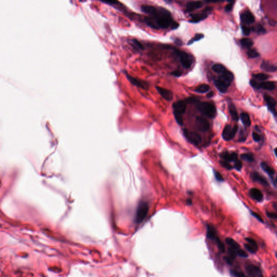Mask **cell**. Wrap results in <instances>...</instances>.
<instances>
[{
	"mask_svg": "<svg viewBox=\"0 0 277 277\" xmlns=\"http://www.w3.org/2000/svg\"><path fill=\"white\" fill-rule=\"evenodd\" d=\"M140 8L147 15L142 20L150 28L159 30L171 27L172 29H175L179 27V24L173 20L170 12L165 8L148 4H143Z\"/></svg>",
	"mask_w": 277,
	"mask_h": 277,
	"instance_id": "1",
	"label": "cell"
},
{
	"mask_svg": "<svg viewBox=\"0 0 277 277\" xmlns=\"http://www.w3.org/2000/svg\"><path fill=\"white\" fill-rule=\"evenodd\" d=\"M196 104L198 109L204 115L209 118H214L216 116L217 110L216 106L208 102H197Z\"/></svg>",
	"mask_w": 277,
	"mask_h": 277,
	"instance_id": "2",
	"label": "cell"
},
{
	"mask_svg": "<svg viewBox=\"0 0 277 277\" xmlns=\"http://www.w3.org/2000/svg\"><path fill=\"white\" fill-rule=\"evenodd\" d=\"M186 101H178L173 104V113L177 123L179 125H183V115L186 109Z\"/></svg>",
	"mask_w": 277,
	"mask_h": 277,
	"instance_id": "3",
	"label": "cell"
},
{
	"mask_svg": "<svg viewBox=\"0 0 277 277\" xmlns=\"http://www.w3.org/2000/svg\"><path fill=\"white\" fill-rule=\"evenodd\" d=\"M207 238L212 240L215 241L218 249L221 253L225 252V245L220 240L217 235V232L215 227L212 225H207Z\"/></svg>",
	"mask_w": 277,
	"mask_h": 277,
	"instance_id": "4",
	"label": "cell"
},
{
	"mask_svg": "<svg viewBox=\"0 0 277 277\" xmlns=\"http://www.w3.org/2000/svg\"><path fill=\"white\" fill-rule=\"evenodd\" d=\"M175 53L179 59L181 64L185 68L189 69L192 66L194 62V57L192 55L180 50H175Z\"/></svg>",
	"mask_w": 277,
	"mask_h": 277,
	"instance_id": "5",
	"label": "cell"
},
{
	"mask_svg": "<svg viewBox=\"0 0 277 277\" xmlns=\"http://www.w3.org/2000/svg\"><path fill=\"white\" fill-rule=\"evenodd\" d=\"M124 74H125V76L127 79L129 81V82L132 84L133 86L137 87L139 88L144 89V90H148L149 87V84L146 81L139 79L137 77L131 75L128 73L126 70L123 71Z\"/></svg>",
	"mask_w": 277,
	"mask_h": 277,
	"instance_id": "6",
	"label": "cell"
},
{
	"mask_svg": "<svg viewBox=\"0 0 277 277\" xmlns=\"http://www.w3.org/2000/svg\"><path fill=\"white\" fill-rule=\"evenodd\" d=\"M183 133L186 139L193 145H199L202 141L201 137L197 133L194 132L192 131H190L188 129H184L183 130Z\"/></svg>",
	"mask_w": 277,
	"mask_h": 277,
	"instance_id": "7",
	"label": "cell"
},
{
	"mask_svg": "<svg viewBox=\"0 0 277 277\" xmlns=\"http://www.w3.org/2000/svg\"><path fill=\"white\" fill-rule=\"evenodd\" d=\"M238 130V127L237 125H234V126L226 125L222 131V137L225 141L231 140L235 137Z\"/></svg>",
	"mask_w": 277,
	"mask_h": 277,
	"instance_id": "8",
	"label": "cell"
},
{
	"mask_svg": "<svg viewBox=\"0 0 277 277\" xmlns=\"http://www.w3.org/2000/svg\"><path fill=\"white\" fill-rule=\"evenodd\" d=\"M102 3H104V4H107L113 8H115V9L117 10L118 11H120L121 12H123L125 14V15L129 17H133L132 13H130L128 12L127 10V9L126 8L125 6L122 3H121L119 1H101Z\"/></svg>",
	"mask_w": 277,
	"mask_h": 277,
	"instance_id": "9",
	"label": "cell"
},
{
	"mask_svg": "<svg viewBox=\"0 0 277 277\" xmlns=\"http://www.w3.org/2000/svg\"><path fill=\"white\" fill-rule=\"evenodd\" d=\"M245 268L249 277H263L261 269L256 265L252 264H246Z\"/></svg>",
	"mask_w": 277,
	"mask_h": 277,
	"instance_id": "10",
	"label": "cell"
},
{
	"mask_svg": "<svg viewBox=\"0 0 277 277\" xmlns=\"http://www.w3.org/2000/svg\"><path fill=\"white\" fill-rule=\"evenodd\" d=\"M149 211L148 205L146 202H142L137 209L136 221L139 223L144 220Z\"/></svg>",
	"mask_w": 277,
	"mask_h": 277,
	"instance_id": "11",
	"label": "cell"
},
{
	"mask_svg": "<svg viewBox=\"0 0 277 277\" xmlns=\"http://www.w3.org/2000/svg\"><path fill=\"white\" fill-rule=\"evenodd\" d=\"M195 126L201 132H206L209 128V121L206 119L201 117H198L195 120Z\"/></svg>",
	"mask_w": 277,
	"mask_h": 277,
	"instance_id": "12",
	"label": "cell"
},
{
	"mask_svg": "<svg viewBox=\"0 0 277 277\" xmlns=\"http://www.w3.org/2000/svg\"><path fill=\"white\" fill-rule=\"evenodd\" d=\"M264 98L265 99V101L266 102V104L268 106V108L269 109V111L273 113L274 115L276 117L277 115L276 113V101L275 99L269 95H265Z\"/></svg>",
	"mask_w": 277,
	"mask_h": 277,
	"instance_id": "13",
	"label": "cell"
},
{
	"mask_svg": "<svg viewBox=\"0 0 277 277\" xmlns=\"http://www.w3.org/2000/svg\"><path fill=\"white\" fill-rule=\"evenodd\" d=\"M155 88L157 90V92L159 93L164 99L166 100H172L173 98V93L169 89L161 87L159 86H156Z\"/></svg>",
	"mask_w": 277,
	"mask_h": 277,
	"instance_id": "14",
	"label": "cell"
},
{
	"mask_svg": "<svg viewBox=\"0 0 277 277\" xmlns=\"http://www.w3.org/2000/svg\"><path fill=\"white\" fill-rule=\"evenodd\" d=\"M240 19L242 22L245 24L253 23L255 21L254 16L249 10H246L242 12L240 15Z\"/></svg>",
	"mask_w": 277,
	"mask_h": 277,
	"instance_id": "15",
	"label": "cell"
},
{
	"mask_svg": "<svg viewBox=\"0 0 277 277\" xmlns=\"http://www.w3.org/2000/svg\"><path fill=\"white\" fill-rule=\"evenodd\" d=\"M220 156L223 159V160L228 162H234L238 160V154L236 153L225 152L221 153Z\"/></svg>",
	"mask_w": 277,
	"mask_h": 277,
	"instance_id": "16",
	"label": "cell"
},
{
	"mask_svg": "<svg viewBox=\"0 0 277 277\" xmlns=\"http://www.w3.org/2000/svg\"><path fill=\"white\" fill-rule=\"evenodd\" d=\"M260 166H261V169H262L265 172L269 175L270 178L271 179V180L272 181L274 185L276 186V179L274 178V175L275 174L274 170L270 166L268 165L267 164L265 163V162H261Z\"/></svg>",
	"mask_w": 277,
	"mask_h": 277,
	"instance_id": "17",
	"label": "cell"
},
{
	"mask_svg": "<svg viewBox=\"0 0 277 277\" xmlns=\"http://www.w3.org/2000/svg\"><path fill=\"white\" fill-rule=\"evenodd\" d=\"M251 178H252V179L253 181L256 182L257 183H259V184L263 185L264 186H269V183H268L267 180L265 179L264 177L262 176L260 174H259L258 172H254L252 173Z\"/></svg>",
	"mask_w": 277,
	"mask_h": 277,
	"instance_id": "18",
	"label": "cell"
},
{
	"mask_svg": "<svg viewBox=\"0 0 277 277\" xmlns=\"http://www.w3.org/2000/svg\"><path fill=\"white\" fill-rule=\"evenodd\" d=\"M233 79H234V75L232 73L226 70L225 72L222 74L221 76H219L218 79L222 81L223 82L225 83V84H227L229 86L231 84V82L233 81Z\"/></svg>",
	"mask_w": 277,
	"mask_h": 277,
	"instance_id": "19",
	"label": "cell"
},
{
	"mask_svg": "<svg viewBox=\"0 0 277 277\" xmlns=\"http://www.w3.org/2000/svg\"><path fill=\"white\" fill-rule=\"evenodd\" d=\"M202 6H203V3L201 1L189 2L186 4V10L187 12H191L195 9L201 8Z\"/></svg>",
	"mask_w": 277,
	"mask_h": 277,
	"instance_id": "20",
	"label": "cell"
},
{
	"mask_svg": "<svg viewBox=\"0 0 277 277\" xmlns=\"http://www.w3.org/2000/svg\"><path fill=\"white\" fill-rule=\"evenodd\" d=\"M249 194L251 197L257 201L260 202L263 200V198H264L263 194L261 193V191L258 189L256 188H253L251 189L249 191Z\"/></svg>",
	"mask_w": 277,
	"mask_h": 277,
	"instance_id": "21",
	"label": "cell"
},
{
	"mask_svg": "<svg viewBox=\"0 0 277 277\" xmlns=\"http://www.w3.org/2000/svg\"><path fill=\"white\" fill-rule=\"evenodd\" d=\"M190 16L191 17V19L189 21V22H192V23H197L201 21L205 20V19L207 18V15L205 13L193 14H191Z\"/></svg>",
	"mask_w": 277,
	"mask_h": 277,
	"instance_id": "22",
	"label": "cell"
},
{
	"mask_svg": "<svg viewBox=\"0 0 277 277\" xmlns=\"http://www.w3.org/2000/svg\"><path fill=\"white\" fill-rule=\"evenodd\" d=\"M229 114L232 117V118L233 119V120L236 121H238L239 116L237 112V109L235 107V105L233 104L232 102H229Z\"/></svg>",
	"mask_w": 277,
	"mask_h": 277,
	"instance_id": "23",
	"label": "cell"
},
{
	"mask_svg": "<svg viewBox=\"0 0 277 277\" xmlns=\"http://www.w3.org/2000/svg\"><path fill=\"white\" fill-rule=\"evenodd\" d=\"M214 83L216 88L219 90L220 92L224 93L227 92L229 86L227 84H225L224 82H223L222 81H221L219 79H217L216 80L214 81Z\"/></svg>",
	"mask_w": 277,
	"mask_h": 277,
	"instance_id": "24",
	"label": "cell"
},
{
	"mask_svg": "<svg viewBox=\"0 0 277 277\" xmlns=\"http://www.w3.org/2000/svg\"><path fill=\"white\" fill-rule=\"evenodd\" d=\"M261 68L268 72H274L277 70V67L273 65L266 61H263L261 64Z\"/></svg>",
	"mask_w": 277,
	"mask_h": 277,
	"instance_id": "25",
	"label": "cell"
},
{
	"mask_svg": "<svg viewBox=\"0 0 277 277\" xmlns=\"http://www.w3.org/2000/svg\"><path fill=\"white\" fill-rule=\"evenodd\" d=\"M226 242L227 244L229 245V248L234 249L236 251L238 249H240L239 244L237 242V241H235L234 239L231 238H226Z\"/></svg>",
	"mask_w": 277,
	"mask_h": 277,
	"instance_id": "26",
	"label": "cell"
},
{
	"mask_svg": "<svg viewBox=\"0 0 277 277\" xmlns=\"http://www.w3.org/2000/svg\"><path fill=\"white\" fill-rule=\"evenodd\" d=\"M275 84L273 82L269 81V82H264L260 84V88L268 90H273L275 89Z\"/></svg>",
	"mask_w": 277,
	"mask_h": 277,
	"instance_id": "27",
	"label": "cell"
},
{
	"mask_svg": "<svg viewBox=\"0 0 277 277\" xmlns=\"http://www.w3.org/2000/svg\"><path fill=\"white\" fill-rule=\"evenodd\" d=\"M240 118L243 124L246 127H249L251 124V121L249 114L246 113H242L240 114Z\"/></svg>",
	"mask_w": 277,
	"mask_h": 277,
	"instance_id": "28",
	"label": "cell"
},
{
	"mask_svg": "<svg viewBox=\"0 0 277 277\" xmlns=\"http://www.w3.org/2000/svg\"><path fill=\"white\" fill-rule=\"evenodd\" d=\"M131 44L132 45L133 48L137 50L141 51L144 50V46L141 43L140 41L137 40L136 39H133L131 40Z\"/></svg>",
	"mask_w": 277,
	"mask_h": 277,
	"instance_id": "29",
	"label": "cell"
},
{
	"mask_svg": "<svg viewBox=\"0 0 277 277\" xmlns=\"http://www.w3.org/2000/svg\"><path fill=\"white\" fill-rule=\"evenodd\" d=\"M240 42V44L246 48H250L253 45V41L249 38H243Z\"/></svg>",
	"mask_w": 277,
	"mask_h": 277,
	"instance_id": "30",
	"label": "cell"
},
{
	"mask_svg": "<svg viewBox=\"0 0 277 277\" xmlns=\"http://www.w3.org/2000/svg\"><path fill=\"white\" fill-rule=\"evenodd\" d=\"M209 89L210 87L208 84H202L199 86L197 88L195 89V91L199 93H204L208 92Z\"/></svg>",
	"mask_w": 277,
	"mask_h": 277,
	"instance_id": "31",
	"label": "cell"
},
{
	"mask_svg": "<svg viewBox=\"0 0 277 277\" xmlns=\"http://www.w3.org/2000/svg\"><path fill=\"white\" fill-rule=\"evenodd\" d=\"M212 69L215 72L220 74H222L226 70V69L225 67L221 64H214L212 67Z\"/></svg>",
	"mask_w": 277,
	"mask_h": 277,
	"instance_id": "32",
	"label": "cell"
},
{
	"mask_svg": "<svg viewBox=\"0 0 277 277\" xmlns=\"http://www.w3.org/2000/svg\"><path fill=\"white\" fill-rule=\"evenodd\" d=\"M241 158L244 160L249 162H253L254 161V157L253 154L252 153H244L241 155Z\"/></svg>",
	"mask_w": 277,
	"mask_h": 277,
	"instance_id": "33",
	"label": "cell"
},
{
	"mask_svg": "<svg viewBox=\"0 0 277 277\" xmlns=\"http://www.w3.org/2000/svg\"><path fill=\"white\" fill-rule=\"evenodd\" d=\"M252 76H253V78H255L256 79L260 81L266 80L269 77V76L268 75H267L266 74H264V73H258L257 74L253 75Z\"/></svg>",
	"mask_w": 277,
	"mask_h": 277,
	"instance_id": "34",
	"label": "cell"
},
{
	"mask_svg": "<svg viewBox=\"0 0 277 277\" xmlns=\"http://www.w3.org/2000/svg\"><path fill=\"white\" fill-rule=\"evenodd\" d=\"M253 30L257 32L259 34H263L266 32V30L264 28L262 25L260 24H258L253 28Z\"/></svg>",
	"mask_w": 277,
	"mask_h": 277,
	"instance_id": "35",
	"label": "cell"
},
{
	"mask_svg": "<svg viewBox=\"0 0 277 277\" xmlns=\"http://www.w3.org/2000/svg\"><path fill=\"white\" fill-rule=\"evenodd\" d=\"M230 273L233 277H247L244 273L236 269H232L230 271Z\"/></svg>",
	"mask_w": 277,
	"mask_h": 277,
	"instance_id": "36",
	"label": "cell"
},
{
	"mask_svg": "<svg viewBox=\"0 0 277 277\" xmlns=\"http://www.w3.org/2000/svg\"><path fill=\"white\" fill-rule=\"evenodd\" d=\"M244 247H245V249H247L249 252L252 253V254H254V253H256L257 250H258V247H254V246H253L252 245H250V244H248V243L245 244V245H244Z\"/></svg>",
	"mask_w": 277,
	"mask_h": 277,
	"instance_id": "37",
	"label": "cell"
},
{
	"mask_svg": "<svg viewBox=\"0 0 277 277\" xmlns=\"http://www.w3.org/2000/svg\"><path fill=\"white\" fill-rule=\"evenodd\" d=\"M259 53L255 49H250L247 52V55L249 58H256L259 56Z\"/></svg>",
	"mask_w": 277,
	"mask_h": 277,
	"instance_id": "38",
	"label": "cell"
},
{
	"mask_svg": "<svg viewBox=\"0 0 277 277\" xmlns=\"http://www.w3.org/2000/svg\"><path fill=\"white\" fill-rule=\"evenodd\" d=\"M204 35L202 34H197L191 40H190L189 41V42H188V44L189 45V44H192L193 42H195V41H197L201 40L202 38L204 37Z\"/></svg>",
	"mask_w": 277,
	"mask_h": 277,
	"instance_id": "39",
	"label": "cell"
},
{
	"mask_svg": "<svg viewBox=\"0 0 277 277\" xmlns=\"http://www.w3.org/2000/svg\"><path fill=\"white\" fill-rule=\"evenodd\" d=\"M220 164L224 167V168L227 169V170H231L233 169V167L228 162H226L225 161L221 160L220 161Z\"/></svg>",
	"mask_w": 277,
	"mask_h": 277,
	"instance_id": "40",
	"label": "cell"
},
{
	"mask_svg": "<svg viewBox=\"0 0 277 277\" xmlns=\"http://www.w3.org/2000/svg\"><path fill=\"white\" fill-rule=\"evenodd\" d=\"M241 29H242V31L243 34L244 35H246V36L249 35L250 34V32H251V28L247 27V26H244V25L241 26Z\"/></svg>",
	"mask_w": 277,
	"mask_h": 277,
	"instance_id": "41",
	"label": "cell"
},
{
	"mask_svg": "<svg viewBox=\"0 0 277 277\" xmlns=\"http://www.w3.org/2000/svg\"><path fill=\"white\" fill-rule=\"evenodd\" d=\"M214 177L216 178V179L217 181H220V182L224 181V178L221 175V174L219 172H218V171H214Z\"/></svg>",
	"mask_w": 277,
	"mask_h": 277,
	"instance_id": "42",
	"label": "cell"
},
{
	"mask_svg": "<svg viewBox=\"0 0 277 277\" xmlns=\"http://www.w3.org/2000/svg\"><path fill=\"white\" fill-rule=\"evenodd\" d=\"M237 255L239 257L242 258H247L248 257V254L244 250L239 249L237 251Z\"/></svg>",
	"mask_w": 277,
	"mask_h": 277,
	"instance_id": "43",
	"label": "cell"
},
{
	"mask_svg": "<svg viewBox=\"0 0 277 277\" xmlns=\"http://www.w3.org/2000/svg\"><path fill=\"white\" fill-rule=\"evenodd\" d=\"M242 164L241 161L238 160L236 162H234V165L233 167L237 171H240L242 169Z\"/></svg>",
	"mask_w": 277,
	"mask_h": 277,
	"instance_id": "44",
	"label": "cell"
},
{
	"mask_svg": "<svg viewBox=\"0 0 277 277\" xmlns=\"http://www.w3.org/2000/svg\"><path fill=\"white\" fill-rule=\"evenodd\" d=\"M245 240L247 241V243L249 244L250 245H252V246H254V247H258V245H257V242L256 241V240H255L254 239H253V238H245Z\"/></svg>",
	"mask_w": 277,
	"mask_h": 277,
	"instance_id": "45",
	"label": "cell"
},
{
	"mask_svg": "<svg viewBox=\"0 0 277 277\" xmlns=\"http://www.w3.org/2000/svg\"><path fill=\"white\" fill-rule=\"evenodd\" d=\"M229 3L227 4L225 7V10L227 12H231L232 10V8H233V4H234V1H230L229 2Z\"/></svg>",
	"mask_w": 277,
	"mask_h": 277,
	"instance_id": "46",
	"label": "cell"
},
{
	"mask_svg": "<svg viewBox=\"0 0 277 277\" xmlns=\"http://www.w3.org/2000/svg\"><path fill=\"white\" fill-rule=\"evenodd\" d=\"M251 215L254 217L256 219H257L258 221H260V222H264L263 219H262L261 216H260L259 214H258V213H256V212H253V211H251Z\"/></svg>",
	"mask_w": 277,
	"mask_h": 277,
	"instance_id": "47",
	"label": "cell"
},
{
	"mask_svg": "<svg viewBox=\"0 0 277 277\" xmlns=\"http://www.w3.org/2000/svg\"><path fill=\"white\" fill-rule=\"evenodd\" d=\"M252 137H253V140L256 142H259L261 140V138L260 135L258 134L257 133L253 132L252 133Z\"/></svg>",
	"mask_w": 277,
	"mask_h": 277,
	"instance_id": "48",
	"label": "cell"
},
{
	"mask_svg": "<svg viewBox=\"0 0 277 277\" xmlns=\"http://www.w3.org/2000/svg\"><path fill=\"white\" fill-rule=\"evenodd\" d=\"M250 84L253 87V88L256 89H260V84H258L257 81H256L254 80H250Z\"/></svg>",
	"mask_w": 277,
	"mask_h": 277,
	"instance_id": "49",
	"label": "cell"
},
{
	"mask_svg": "<svg viewBox=\"0 0 277 277\" xmlns=\"http://www.w3.org/2000/svg\"><path fill=\"white\" fill-rule=\"evenodd\" d=\"M246 139V135L245 134V132H244L243 131H241L239 134V141H245Z\"/></svg>",
	"mask_w": 277,
	"mask_h": 277,
	"instance_id": "50",
	"label": "cell"
},
{
	"mask_svg": "<svg viewBox=\"0 0 277 277\" xmlns=\"http://www.w3.org/2000/svg\"><path fill=\"white\" fill-rule=\"evenodd\" d=\"M266 214H267V216L269 218H271V219H277V214L276 213L267 212Z\"/></svg>",
	"mask_w": 277,
	"mask_h": 277,
	"instance_id": "51",
	"label": "cell"
},
{
	"mask_svg": "<svg viewBox=\"0 0 277 277\" xmlns=\"http://www.w3.org/2000/svg\"><path fill=\"white\" fill-rule=\"evenodd\" d=\"M171 74L173 76H176V77H179L182 75V72L179 71V70H175L171 73Z\"/></svg>",
	"mask_w": 277,
	"mask_h": 277,
	"instance_id": "52",
	"label": "cell"
},
{
	"mask_svg": "<svg viewBox=\"0 0 277 277\" xmlns=\"http://www.w3.org/2000/svg\"><path fill=\"white\" fill-rule=\"evenodd\" d=\"M213 95H214V93H213V92H209V93L207 94V97H209V98H211V97H213Z\"/></svg>",
	"mask_w": 277,
	"mask_h": 277,
	"instance_id": "53",
	"label": "cell"
},
{
	"mask_svg": "<svg viewBox=\"0 0 277 277\" xmlns=\"http://www.w3.org/2000/svg\"><path fill=\"white\" fill-rule=\"evenodd\" d=\"M212 10V8H211V7H207V8H205V10H204V12H211Z\"/></svg>",
	"mask_w": 277,
	"mask_h": 277,
	"instance_id": "54",
	"label": "cell"
},
{
	"mask_svg": "<svg viewBox=\"0 0 277 277\" xmlns=\"http://www.w3.org/2000/svg\"><path fill=\"white\" fill-rule=\"evenodd\" d=\"M186 203H187V204L188 205H192V200H191V199H188L186 200Z\"/></svg>",
	"mask_w": 277,
	"mask_h": 277,
	"instance_id": "55",
	"label": "cell"
},
{
	"mask_svg": "<svg viewBox=\"0 0 277 277\" xmlns=\"http://www.w3.org/2000/svg\"><path fill=\"white\" fill-rule=\"evenodd\" d=\"M207 2H211V3H217L220 2V1H206Z\"/></svg>",
	"mask_w": 277,
	"mask_h": 277,
	"instance_id": "56",
	"label": "cell"
},
{
	"mask_svg": "<svg viewBox=\"0 0 277 277\" xmlns=\"http://www.w3.org/2000/svg\"><path fill=\"white\" fill-rule=\"evenodd\" d=\"M273 277H275V276H273Z\"/></svg>",
	"mask_w": 277,
	"mask_h": 277,
	"instance_id": "57",
	"label": "cell"
}]
</instances>
